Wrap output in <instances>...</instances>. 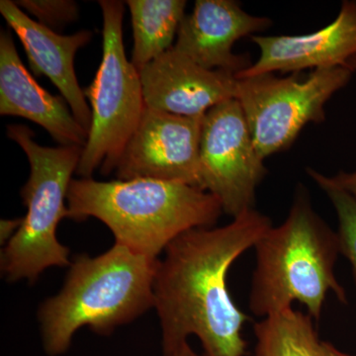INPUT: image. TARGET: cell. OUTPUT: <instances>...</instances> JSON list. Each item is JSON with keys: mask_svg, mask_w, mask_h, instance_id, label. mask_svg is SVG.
I'll list each match as a JSON object with an SVG mask.
<instances>
[{"mask_svg": "<svg viewBox=\"0 0 356 356\" xmlns=\"http://www.w3.org/2000/svg\"><path fill=\"white\" fill-rule=\"evenodd\" d=\"M185 0H128L133 27L132 64L138 70L173 47L184 19Z\"/></svg>", "mask_w": 356, "mask_h": 356, "instance_id": "2e32d148", "label": "cell"}, {"mask_svg": "<svg viewBox=\"0 0 356 356\" xmlns=\"http://www.w3.org/2000/svg\"><path fill=\"white\" fill-rule=\"evenodd\" d=\"M15 3L53 31L74 22L79 15V6L72 0H18Z\"/></svg>", "mask_w": 356, "mask_h": 356, "instance_id": "ac0fdd59", "label": "cell"}, {"mask_svg": "<svg viewBox=\"0 0 356 356\" xmlns=\"http://www.w3.org/2000/svg\"><path fill=\"white\" fill-rule=\"evenodd\" d=\"M346 67L353 70V72H356V55L355 57L351 58L348 63H346Z\"/></svg>", "mask_w": 356, "mask_h": 356, "instance_id": "7402d4cb", "label": "cell"}, {"mask_svg": "<svg viewBox=\"0 0 356 356\" xmlns=\"http://www.w3.org/2000/svg\"><path fill=\"white\" fill-rule=\"evenodd\" d=\"M323 191L336 210L341 254L350 262L356 285V200L339 189L325 188Z\"/></svg>", "mask_w": 356, "mask_h": 356, "instance_id": "e0dca14e", "label": "cell"}, {"mask_svg": "<svg viewBox=\"0 0 356 356\" xmlns=\"http://www.w3.org/2000/svg\"><path fill=\"white\" fill-rule=\"evenodd\" d=\"M203 118L179 116L146 106L115 168L117 179L182 182L202 189Z\"/></svg>", "mask_w": 356, "mask_h": 356, "instance_id": "9c48e42d", "label": "cell"}, {"mask_svg": "<svg viewBox=\"0 0 356 356\" xmlns=\"http://www.w3.org/2000/svg\"><path fill=\"white\" fill-rule=\"evenodd\" d=\"M163 356H200L197 355L191 346V344H186L184 348H179V350L175 351V353H170V355H163Z\"/></svg>", "mask_w": 356, "mask_h": 356, "instance_id": "44dd1931", "label": "cell"}, {"mask_svg": "<svg viewBox=\"0 0 356 356\" xmlns=\"http://www.w3.org/2000/svg\"><path fill=\"white\" fill-rule=\"evenodd\" d=\"M254 248L248 308L255 317H269L299 302L318 323L327 293L348 304L334 273L339 235L314 210L304 185L297 186L285 221L271 227Z\"/></svg>", "mask_w": 356, "mask_h": 356, "instance_id": "3957f363", "label": "cell"}, {"mask_svg": "<svg viewBox=\"0 0 356 356\" xmlns=\"http://www.w3.org/2000/svg\"><path fill=\"white\" fill-rule=\"evenodd\" d=\"M139 72L149 108L198 117L220 103L236 99L235 74L204 69L173 47Z\"/></svg>", "mask_w": 356, "mask_h": 356, "instance_id": "8fae6325", "label": "cell"}, {"mask_svg": "<svg viewBox=\"0 0 356 356\" xmlns=\"http://www.w3.org/2000/svg\"><path fill=\"white\" fill-rule=\"evenodd\" d=\"M0 115L38 124L60 146L84 147L88 132L58 96L42 88L18 55L10 33H0Z\"/></svg>", "mask_w": 356, "mask_h": 356, "instance_id": "5bb4252c", "label": "cell"}, {"mask_svg": "<svg viewBox=\"0 0 356 356\" xmlns=\"http://www.w3.org/2000/svg\"><path fill=\"white\" fill-rule=\"evenodd\" d=\"M22 222L23 217L15 218V219H2L0 221V242L2 245H6L13 238L22 225Z\"/></svg>", "mask_w": 356, "mask_h": 356, "instance_id": "ffe728a7", "label": "cell"}, {"mask_svg": "<svg viewBox=\"0 0 356 356\" xmlns=\"http://www.w3.org/2000/svg\"><path fill=\"white\" fill-rule=\"evenodd\" d=\"M307 173L321 189L337 188L346 192L356 200V170L353 172L337 173L334 177H325L317 170L308 168Z\"/></svg>", "mask_w": 356, "mask_h": 356, "instance_id": "d6986e66", "label": "cell"}, {"mask_svg": "<svg viewBox=\"0 0 356 356\" xmlns=\"http://www.w3.org/2000/svg\"><path fill=\"white\" fill-rule=\"evenodd\" d=\"M103 14V55L95 79L84 95L91 105L90 130L76 175L91 178L115 172L146 108L139 70L126 56L123 42L124 2L100 0Z\"/></svg>", "mask_w": 356, "mask_h": 356, "instance_id": "8992f818", "label": "cell"}, {"mask_svg": "<svg viewBox=\"0 0 356 356\" xmlns=\"http://www.w3.org/2000/svg\"><path fill=\"white\" fill-rule=\"evenodd\" d=\"M271 227L270 218L252 209L225 226L186 232L166 248L154 282L163 355L191 336L200 341V356L247 355L243 330L250 318L229 294V271Z\"/></svg>", "mask_w": 356, "mask_h": 356, "instance_id": "6da1fadb", "label": "cell"}, {"mask_svg": "<svg viewBox=\"0 0 356 356\" xmlns=\"http://www.w3.org/2000/svg\"><path fill=\"white\" fill-rule=\"evenodd\" d=\"M271 25V19L250 15L234 0H197L180 23L173 49L204 69L238 76L254 63L248 54L234 53V44Z\"/></svg>", "mask_w": 356, "mask_h": 356, "instance_id": "30bf717a", "label": "cell"}, {"mask_svg": "<svg viewBox=\"0 0 356 356\" xmlns=\"http://www.w3.org/2000/svg\"><path fill=\"white\" fill-rule=\"evenodd\" d=\"M308 313L285 309L255 323L252 356H356L318 337Z\"/></svg>", "mask_w": 356, "mask_h": 356, "instance_id": "9a60e30c", "label": "cell"}, {"mask_svg": "<svg viewBox=\"0 0 356 356\" xmlns=\"http://www.w3.org/2000/svg\"><path fill=\"white\" fill-rule=\"evenodd\" d=\"M264 161L238 100L220 103L204 115L202 189L219 199L222 212L236 218L254 209L255 191L267 173Z\"/></svg>", "mask_w": 356, "mask_h": 356, "instance_id": "ba28073f", "label": "cell"}, {"mask_svg": "<svg viewBox=\"0 0 356 356\" xmlns=\"http://www.w3.org/2000/svg\"><path fill=\"white\" fill-rule=\"evenodd\" d=\"M7 136L24 151L30 175L21 189L27 207L17 233L0 257L1 273L9 282H35L50 267L70 266V248L57 238L58 224L69 218L67 193L83 147H44L25 125L7 126Z\"/></svg>", "mask_w": 356, "mask_h": 356, "instance_id": "5b68a950", "label": "cell"}, {"mask_svg": "<svg viewBox=\"0 0 356 356\" xmlns=\"http://www.w3.org/2000/svg\"><path fill=\"white\" fill-rule=\"evenodd\" d=\"M0 13L20 39L33 74L48 77L57 86L76 120L89 133L92 115L77 81L74 57L92 39V32L58 34L31 19L11 0L0 1Z\"/></svg>", "mask_w": 356, "mask_h": 356, "instance_id": "4fadbf2b", "label": "cell"}, {"mask_svg": "<svg viewBox=\"0 0 356 356\" xmlns=\"http://www.w3.org/2000/svg\"><path fill=\"white\" fill-rule=\"evenodd\" d=\"M159 262L116 243L97 257L77 255L60 291L40 307L44 353L64 355L81 327L107 336L154 308Z\"/></svg>", "mask_w": 356, "mask_h": 356, "instance_id": "277c9868", "label": "cell"}, {"mask_svg": "<svg viewBox=\"0 0 356 356\" xmlns=\"http://www.w3.org/2000/svg\"><path fill=\"white\" fill-rule=\"evenodd\" d=\"M353 74L348 67H339L238 79L236 99L259 156L266 159L286 151L308 124L323 123L325 103L348 86Z\"/></svg>", "mask_w": 356, "mask_h": 356, "instance_id": "52a82bcc", "label": "cell"}, {"mask_svg": "<svg viewBox=\"0 0 356 356\" xmlns=\"http://www.w3.org/2000/svg\"><path fill=\"white\" fill-rule=\"evenodd\" d=\"M259 57L236 76L242 79L264 74L303 72L346 67L356 55V1L346 0L331 24L310 34L250 37Z\"/></svg>", "mask_w": 356, "mask_h": 356, "instance_id": "7c38bea8", "label": "cell"}, {"mask_svg": "<svg viewBox=\"0 0 356 356\" xmlns=\"http://www.w3.org/2000/svg\"><path fill=\"white\" fill-rule=\"evenodd\" d=\"M67 203L69 219L95 218L112 232L115 243L154 259L182 234L213 228L224 213L209 192L182 182L143 178L72 179Z\"/></svg>", "mask_w": 356, "mask_h": 356, "instance_id": "7a4b0ae2", "label": "cell"}]
</instances>
